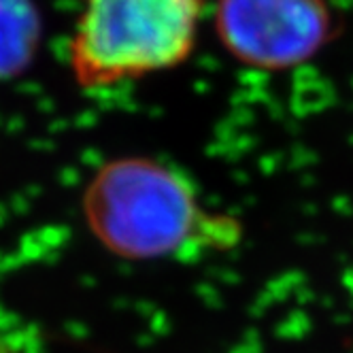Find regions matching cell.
<instances>
[{
	"instance_id": "6da1fadb",
	"label": "cell",
	"mask_w": 353,
	"mask_h": 353,
	"mask_svg": "<svg viewBox=\"0 0 353 353\" xmlns=\"http://www.w3.org/2000/svg\"><path fill=\"white\" fill-rule=\"evenodd\" d=\"M81 209L94 239L125 260L188 258L225 249L239 236L236 221L207 211L179 172L143 156L100 166Z\"/></svg>"
},
{
	"instance_id": "7a4b0ae2",
	"label": "cell",
	"mask_w": 353,
	"mask_h": 353,
	"mask_svg": "<svg viewBox=\"0 0 353 353\" xmlns=\"http://www.w3.org/2000/svg\"><path fill=\"white\" fill-rule=\"evenodd\" d=\"M205 0H83L68 66L83 90L109 88L183 64Z\"/></svg>"
},
{
	"instance_id": "3957f363",
	"label": "cell",
	"mask_w": 353,
	"mask_h": 353,
	"mask_svg": "<svg viewBox=\"0 0 353 353\" xmlns=\"http://www.w3.org/2000/svg\"><path fill=\"white\" fill-rule=\"evenodd\" d=\"M213 21L225 52L260 70L307 62L334 34L327 0H217Z\"/></svg>"
},
{
	"instance_id": "277c9868",
	"label": "cell",
	"mask_w": 353,
	"mask_h": 353,
	"mask_svg": "<svg viewBox=\"0 0 353 353\" xmlns=\"http://www.w3.org/2000/svg\"><path fill=\"white\" fill-rule=\"evenodd\" d=\"M39 41V15L30 0H0V77L30 62Z\"/></svg>"
}]
</instances>
